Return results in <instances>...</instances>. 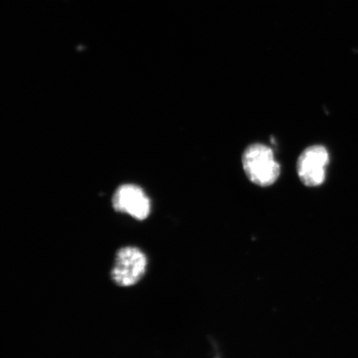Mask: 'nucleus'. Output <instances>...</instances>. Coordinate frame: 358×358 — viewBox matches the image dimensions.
Returning a JSON list of instances; mask_svg holds the SVG:
<instances>
[{"label": "nucleus", "instance_id": "obj_4", "mask_svg": "<svg viewBox=\"0 0 358 358\" xmlns=\"http://www.w3.org/2000/svg\"><path fill=\"white\" fill-rule=\"evenodd\" d=\"M113 207L137 220H145L151 212L150 200L140 187L127 185L119 187L113 196Z\"/></svg>", "mask_w": 358, "mask_h": 358}, {"label": "nucleus", "instance_id": "obj_3", "mask_svg": "<svg viewBox=\"0 0 358 358\" xmlns=\"http://www.w3.org/2000/svg\"><path fill=\"white\" fill-rule=\"evenodd\" d=\"M329 164V154L324 146L308 147L299 157L298 176L307 187L320 186L325 181L326 168Z\"/></svg>", "mask_w": 358, "mask_h": 358}, {"label": "nucleus", "instance_id": "obj_1", "mask_svg": "<svg viewBox=\"0 0 358 358\" xmlns=\"http://www.w3.org/2000/svg\"><path fill=\"white\" fill-rule=\"evenodd\" d=\"M243 166L249 180L259 187L274 185L280 174V164L274 152L259 143L246 148L243 155Z\"/></svg>", "mask_w": 358, "mask_h": 358}, {"label": "nucleus", "instance_id": "obj_2", "mask_svg": "<svg viewBox=\"0 0 358 358\" xmlns=\"http://www.w3.org/2000/svg\"><path fill=\"white\" fill-rule=\"evenodd\" d=\"M147 264V257L141 250L134 246L120 249L116 253L111 278L123 287L134 285L145 275Z\"/></svg>", "mask_w": 358, "mask_h": 358}]
</instances>
